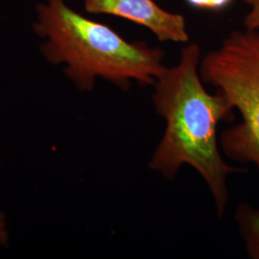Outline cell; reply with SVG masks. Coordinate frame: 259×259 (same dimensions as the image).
<instances>
[{
    "label": "cell",
    "mask_w": 259,
    "mask_h": 259,
    "mask_svg": "<svg viewBox=\"0 0 259 259\" xmlns=\"http://www.w3.org/2000/svg\"><path fill=\"white\" fill-rule=\"evenodd\" d=\"M201 48L186 44L176 65L166 66L157 77L152 103L165 121L149 168L168 181H174L184 165L193 168L204 180L218 218L229 204L228 179L246 171L224 158L217 128L221 122L234 120L235 111L221 94L208 93L200 74Z\"/></svg>",
    "instance_id": "cell-1"
},
{
    "label": "cell",
    "mask_w": 259,
    "mask_h": 259,
    "mask_svg": "<svg viewBox=\"0 0 259 259\" xmlns=\"http://www.w3.org/2000/svg\"><path fill=\"white\" fill-rule=\"evenodd\" d=\"M35 32L44 37L40 51L83 93L101 78L127 90L133 82L153 85L162 73L164 51L144 41H129L112 28L85 18L65 4L47 0L37 7Z\"/></svg>",
    "instance_id": "cell-2"
},
{
    "label": "cell",
    "mask_w": 259,
    "mask_h": 259,
    "mask_svg": "<svg viewBox=\"0 0 259 259\" xmlns=\"http://www.w3.org/2000/svg\"><path fill=\"white\" fill-rule=\"evenodd\" d=\"M200 74L240 115L219 137L224 157L259 172V31H232L202 57Z\"/></svg>",
    "instance_id": "cell-3"
},
{
    "label": "cell",
    "mask_w": 259,
    "mask_h": 259,
    "mask_svg": "<svg viewBox=\"0 0 259 259\" xmlns=\"http://www.w3.org/2000/svg\"><path fill=\"white\" fill-rule=\"evenodd\" d=\"M84 10L94 15L127 19L146 28L162 42H189L186 19L163 9L155 0H83Z\"/></svg>",
    "instance_id": "cell-4"
},
{
    "label": "cell",
    "mask_w": 259,
    "mask_h": 259,
    "mask_svg": "<svg viewBox=\"0 0 259 259\" xmlns=\"http://www.w3.org/2000/svg\"><path fill=\"white\" fill-rule=\"evenodd\" d=\"M234 219L248 256L259 259V206L241 203L236 207Z\"/></svg>",
    "instance_id": "cell-5"
},
{
    "label": "cell",
    "mask_w": 259,
    "mask_h": 259,
    "mask_svg": "<svg viewBox=\"0 0 259 259\" xmlns=\"http://www.w3.org/2000/svg\"><path fill=\"white\" fill-rule=\"evenodd\" d=\"M192 8L209 12L223 11L232 5L233 0H185Z\"/></svg>",
    "instance_id": "cell-6"
},
{
    "label": "cell",
    "mask_w": 259,
    "mask_h": 259,
    "mask_svg": "<svg viewBox=\"0 0 259 259\" xmlns=\"http://www.w3.org/2000/svg\"><path fill=\"white\" fill-rule=\"evenodd\" d=\"M244 2L250 10L244 18L243 26L249 31H259V0H244Z\"/></svg>",
    "instance_id": "cell-7"
},
{
    "label": "cell",
    "mask_w": 259,
    "mask_h": 259,
    "mask_svg": "<svg viewBox=\"0 0 259 259\" xmlns=\"http://www.w3.org/2000/svg\"><path fill=\"white\" fill-rule=\"evenodd\" d=\"M10 242V232L8 223L5 214L0 211V247L8 248Z\"/></svg>",
    "instance_id": "cell-8"
}]
</instances>
